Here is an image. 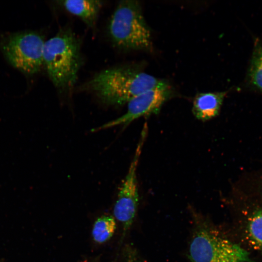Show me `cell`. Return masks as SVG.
Returning a JSON list of instances; mask_svg holds the SVG:
<instances>
[{
    "mask_svg": "<svg viewBox=\"0 0 262 262\" xmlns=\"http://www.w3.org/2000/svg\"><path fill=\"white\" fill-rule=\"evenodd\" d=\"M167 83L137 65H124L100 71L82 85V89L93 93L105 104L121 106L147 90Z\"/></svg>",
    "mask_w": 262,
    "mask_h": 262,
    "instance_id": "obj_1",
    "label": "cell"
},
{
    "mask_svg": "<svg viewBox=\"0 0 262 262\" xmlns=\"http://www.w3.org/2000/svg\"><path fill=\"white\" fill-rule=\"evenodd\" d=\"M81 45L80 39L69 27L62 28L45 41L43 66L60 92L70 91L76 82L83 63Z\"/></svg>",
    "mask_w": 262,
    "mask_h": 262,
    "instance_id": "obj_2",
    "label": "cell"
},
{
    "mask_svg": "<svg viewBox=\"0 0 262 262\" xmlns=\"http://www.w3.org/2000/svg\"><path fill=\"white\" fill-rule=\"evenodd\" d=\"M107 33L117 49L124 51L149 50L151 35L139 1H119L110 17Z\"/></svg>",
    "mask_w": 262,
    "mask_h": 262,
    "instance_id": "obj_3",
    "label": "cell"
},
{
    "mask_svg": "<svg viewBox=\"0 0 262 262\" xmlns=\"http://www.w3.org/2000/svg\"><path fill=\"white\" fill-rule=\"evenodd\" d=\"M0 38V49L13 66L27 75L39 72L43 66V35L35 31L8 33Z\"/></svg>",
    "mask_w": 262,
    "mask_h": 262,
    "instance_id": "obj_4",
    "label": "cell"
},
{
    "mask_svg": "<svg viewBox=\"0 0 262 262\" xmlns=\"http://www.w3.org/2000/svg\"><path fill=\"white\" fill-rule=\"evenodd\" d=\"M189 254L191 262H252L246 249L206 227L195 231Z\"/></svg>",
    "mask_w": 262,
    "mask_h": 262,
    "instance_id": "obj_5",
    "label": "cell"
},
{
    "mask_svg": "<svg viewBox=\"0 0 262 262\" xmlns=\"http://www.w3.org/2000/svg\"><path fill=\"white\" fill-rule=\"evenodd\" d=\"M147 133V126L144 125L128 173L118 193L114 208L115 218L123 227V236L131 227L137 210L139 194L137 181V169L144 142Z\"/></svg>",
    "mask_w": 262,
    "mask_h": 262,
    "instance_id": "obj_6",
    "label": "cell"
},
{
    "mask_svg": "<svg viewBox=\"0 0 262 262\" xmlns=\"http://www.w3.org/2000/svg\"><path fill=\"white\" fill-rule=\"evenodd\" d=\"M172 91L168 83L147 90L131 99L128 103L126 113L110 121L96 130H100L117 126H127L142 116L159 113L163 105L171 97Z\"/></svg>",
    "mask_w": 262,
    "mask_h": 262,
    "instance_id": "obj_7",
    "label": "cell"
},
{
    "mask_svg": "<svg viewBox=\"0 0 262 262\" xmlns=\"http://www.w3.org/2000/svg\"><path fill=\"white\" fill-rule=\"evenodd\" d=\"M227 92L199 93L193 100L192 113L197 119L203 121L218 115Z\"/></svg>",
    "mask_w": 262,
    "mask_h": 262,
    "instance_id": "obj_8",
    "label": "cell"
},
{
    "mask_svg": "<svg viewBox=\"0 0 262 262\" xmlns=\"http://www.w3.org/2000/svg\"><path fill=\"white\" fill-rule=\"evenodd\" d=\"M57 4L71 14L80 18L89 27L96 25L103 1L98 0H65Z\"/></svg>",
    "mask_w": 262,
    "mask_h": 262,
    "instance_id": "obj_9",
    "label": "cell"
},
{
    "mask_svg": "<svg viewBox=\"0 0 262 262\" xmlns=\"http://www.w3.org/2000/svg\"><path fill=\"white\" fill-rule=\"evenodd\" d=\"M247 78L251 86L262 92V42L256 43L250 60Z\"/></svg>",
    "mask_w": 262,
    "mask_h": 262,
    "instance_id": "obj_10",
    "label": "cell"
},
{
    "mask_svg": "<svg viewBox=\"0 0 262 262\" xmlns=\"http://www.w3.org/2000/svg\"><path fill=\"white\" fill-rule=\"evenodd\" d=\"M116 229V222L111 215H102L95 222L92 234L94 240L98 244L108 241L113 235Z\"/></svg>",
    "mask_w": 262,
    "mask_h": 262,
    "instance_id": "obj_11",
    "label": "cell"
},
{
    "mask_svg": "<svg viewBox=\"0 0 262 262\" xmlns=\"http://www.w3.org/2000/svg\"><path fill=\"white\" fill-rule=\"evenodd\" d=\"M247 233L252 246L262 251V209L255 211L249 218Z\"/></svg>",
    "mask_w": 262,
    "mask_h": 262,
    "instance_id": "obj_12",
    "label": "cell"
}]
</instances>
